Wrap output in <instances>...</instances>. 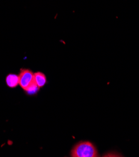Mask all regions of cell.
<instances>
[{
  "label": "cell",
  "instance_id": "cell-1",
  "mask_svg": "<svg viewBox=\"0 0 139 157\" xmlns=\"http://www.w3.org/2000/svg\"><path fill=\"white\" fill-rule=\"evenodd\" d=\"M73 157H97L98 153L95 145L90 142H80L73 148L71 151Z\"/></svg>",
  "mask_w": 139,
  "mask_h": 157
},
{
  "label": "cell",
  "instance_id": "cell-2",
  "mask_svg": "<svg viewBox=\"0 0 139 157\" xmlns=\"http://www.w3.org/2000/svg\"><path fill=\"white\" fill-rule=\"evenodd\" d=\"M34 82V73L32 71L27 69L21 70L19 75V84L24 90Z\"/></svg>",
  "mask_w": 139,
  "mask_h": 157
},
{
  "label": "cell",
  "instance_id": "cell-3",
  "mask_svg": "<svg viewBox=\"0 0 139 157\" xmlns=\"http://www.w3.org/2000/svg\"><path fill=\"white\" fill-rule=\"evenodd\" d=\"M6 83L10 88H14L19 84V76L14 74L8 75L6 77Z\"/></svg>",
  "mask_w": 139,
  "mask_h": 157
},
{
  "label": "cell",
  "instance_id": "cell-4",
  "mask_svg": "<svg viewBox=\"0 0 139 157\" xmlns=\"http://www.w3.org/2000/svg\"><path fill=\"white\" fill-rule=\"evenodd\" d=\"M34 80L39 88L43 87L46 83V76L41 72H37L34 74Z\"/></svg>",
  "mask_w": 139,
  "mask_h": 157
},
{
  "label": "cell",
  "instance_id": "cell-5",
  "mask_svg": "<svg viewBox=\"0 0 139 157\" xmlns=\"http://www.w3.org/2000/svg\"><path fill=\"white\" fill-rule=\"evenodd\" d=\"M39 87L37 85V84L35 83V82H33L25 90L29 95H33V94L36 93L38 91Z\"/></svg>",
  "mask_w": 139,
  "mask_h": 157
}]
</instances>
